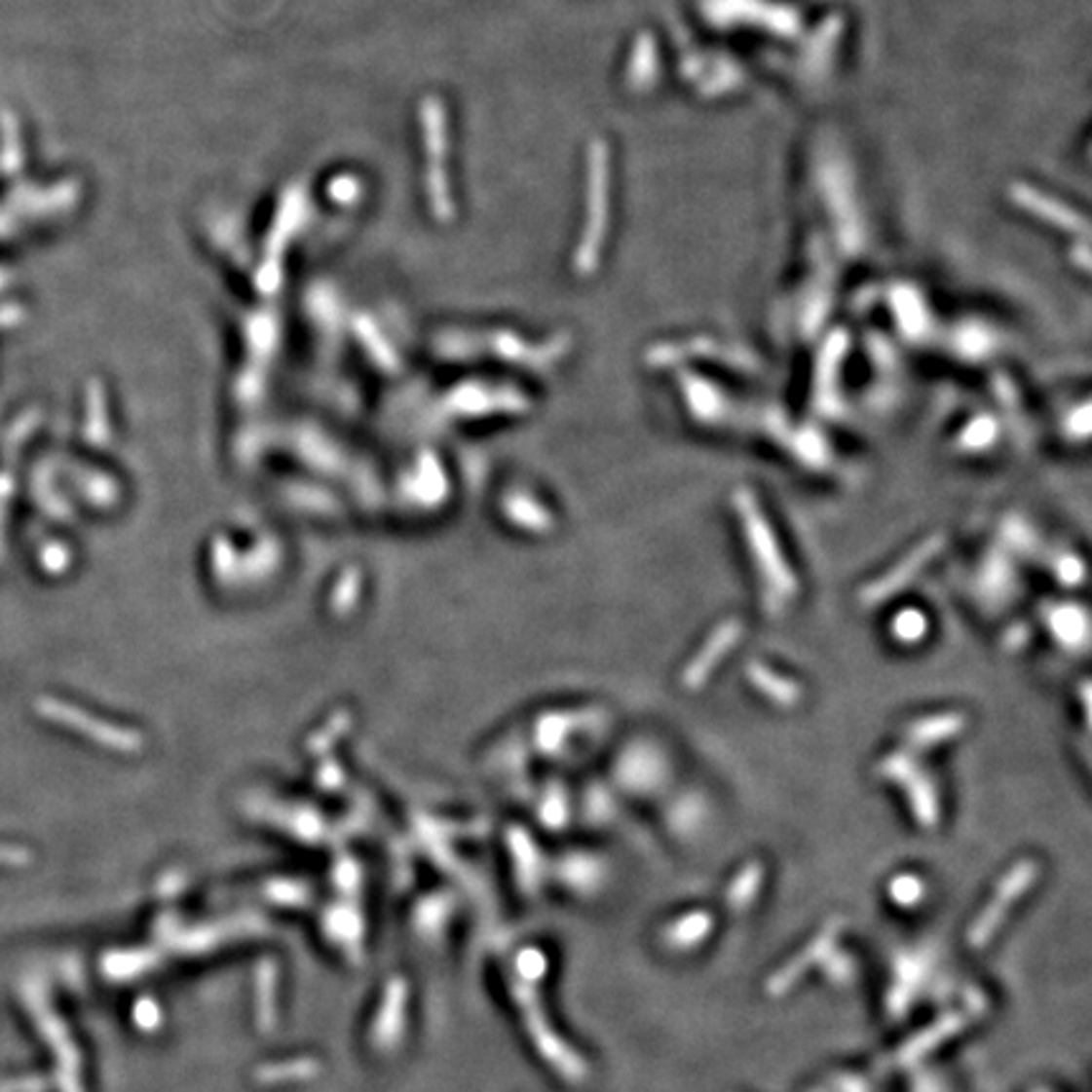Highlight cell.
<instances>
[{
  "mask_svg": "<svg viewBox=\"0 0 1092 1092\" xmlns=\"http://www.w3.org/2000/svg\"><path fill=\"white\" fill-rule=\"evenodd\" d=\"M1014 198L1019 200V206H1024L1027 210L1036 212V215H1042V218L1052 220V223H1060V225H1065V228H1082V218L1077 215V212L1057 206L1055 200L1044 198V195H1039L1036 190H1030V188H1024V185H1017V188H1014Z\"/></svg>",
  "mask_w": 1092,
  "mask_h": 1092,
  "instance_id": "6da1fadb",
  "label": "cell"
}]
</instances>
